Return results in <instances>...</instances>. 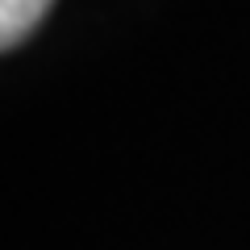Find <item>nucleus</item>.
<instances>
[{
    "label": "nucleus",
    "instance_id": "f257e3e1",
    "mask_svg": "<svg viewBox=\"0 0 250 250\" xmlns=\"http://www.w3.org/2000/svg\"><path fill=\"white\" fill-rule=\"evenodd\" d=\"M50 4L54 0H0V46L13 50L17 42H25Z\"/></svg>",
    "mask_w": 250,
    "mask_h": 250
}]
</instances>
